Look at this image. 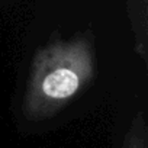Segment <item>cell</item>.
<instances>
[{
    "label": "cell",
    "mask_w": 148,
    "mask_h": 148,
    "mask_svg": "<svg viewBox=\"0 0 148 148\" xmlns=\"http://www.w3.org/2000/svg\"><path fill=\"white\" fill-rule=\"evenodd\" d=\"M96 77V48L92 29L70 39H52L31 62L22 112L31 122L57 116L87 90Z\"/></svg>",
    "instance_id": "obj_1"
},
{
    "label": "cell",
    "mask_w": 148,
    "mask_h": 148,
    "mask_svg": "<svg viewBox=\"0 0 148 148\" xmlns=\"http://www.w3.org/2000/svg\"><path fill=\"white\" fill-rule=\"evenodd\" d=\"M122 148H148V128L142 112H138L123 138Z\"/></svg>",
    "instance_id": "obj_2"
}]
</instances>
